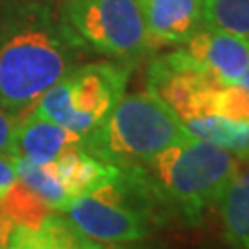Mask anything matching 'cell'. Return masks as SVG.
<instances>
[{
    "label": "cell",
    "mask_w": 249,
    "mask_h": 249,
    "mask_svg": "<svg viewBox=\"0 0 249 249\" xmlns=\"http://www.w3.org/2000/svg\"><path fill=\"white\" fill-rule=\"evenodd\" d=\"M13 227H15V223L11 222L6 214L0 213V249L9 248V238H11Z\"/></svg>",
    "instance_id": "d6986e66"
},
{
    "label": "cell",
    "mask_w": 249,
    "mask_h": 249,
    "mask_svg": "<svg viewBox=\"0 0 249 249\" xmlns=\"http://www.w3.org/2000/svg\"><path fill=\"white\" fill-rule=\"evenodd\" d=\"M183 50L218 83H242L249 71V39L236 34L201 26Z\"/></svg>",
    "instance_id": "52a82bcc"
},
{
    "label": "cell",
    "mask_w": 249,
    "mask_h": 249,
    "mask_svg": "<svg viewBox=\"0 0 249 249\" xmlns=\"http://www.w3.org/2000/svg\"><path fill=\"white\" fill-rule=\"evenodd\" d=\"M188 137L192 135L178 113L148 90L124 94L113 111L83 137V148L115 166H135Z\"/></svg>",
    "instance_id": "3957f363"
},
{
    "label": "cell",
    "mask_w": 249,
    "mask_h": 249,
    "mask_svg": "<svg viewBox=\"0 0 249 249\" xmlns=\"http://www.w3.org/2000/svg\"><path fill=\"white\" fill-rule=\"evenodd\" d=\"M17 181V172L13 160L8 155H0V199L8 192V188Z\"/></svg>",
    "instance_id": "ac0fdd59"
},
{
    "label": "cell",
    "mask_w": 249,
    "mask_h": 249,
    "mask_svg": "<svg viewBox=\"0 0 249 249\" xmlns=\"http://www.w3.org/2000/svg\"><path fill=\"white\" fill-rule=\"evenodd\" d=\"M85 50L50 6L9 4L0 18V106L26 116Z\"/></svg>",
    "instance_id": "6da1fadb"
},
{
    "label": "cell",
    "mask_w": 249,
    "mask_h": 249,
    "mask_svg": "<svg viewBox=\"0 0 249 249\" xmlns=\"http://www.w3.org/2000/svg\"><path fill=\"white\" fill-rule=\"evenodd\" d=\"M0 213L6 214L15 225H22L28 229H37L50 218L53 213H59L52 209L41 196H37L32 188L17 179L4 197L0 199Z\"/></svg>",
    "instance_id": "9a60e30c"
},
{
    "label": "cell",
    "mask_w": 249,
    "mask_h": 249,
    "mask_svg": "<svg viewBox=\"0 0 249 249\" xmlns=\"http://www.w3.org/2000/svg\"><path fill=\"white\" fill-rule=\"evenodd\" d=\"M188 133L232 151L249 160V120H236L222 115H197L183 120Z\"/></svg>",
    "instance_id": "4fadbf2b"
},
{
    "label": "cell",
    "mask_w": 249,
    "mask_h": 249,
    "mask_svg": "<svg viewBox=\"0 0 249 249\" xmlns=\"http://www.w3.org/2000/svg\"><path fill=\"white\" fill-rule=\"evenodd\" d=\"M18 155L36 164H46L55 160L71 148L83 146V135H78L30 111L18 125L17 133Z\"/></svg>",
    "instance_id": "9c48e42d"
},
{
    "label": "cell",
    "mask_w": 249,
    "mask_h": 249,
    "mask_svg": "<svg viewBox=\"0 0 249 249\" xmlns=\"http://www.w3.org/2000/svg\"><path fill=\"white\" fill-rule=\"evenodd\" d=\"M52 164L71 199L89 194L118 174V166L98 159L83 146L67 150L55 160H52Z\"/></svg>",
    "instance_id": "30bf717a"
},
{
    "label": "cell",
    "mask_w": 249,
    "mask_h": 249,
    "mask_svg": "<svg viewBox=\"0 0 249 249\" xmlns=\"http://www.w3.org/2000/svg\"><path fill=\"white\" fill-rule=\"evenodd\" d=\"M148 52L183 46L203 26V0H139Z\"/></svg>",
    "instance_id": "ba28073f"
},
{
    "label": "cell",
    "mask_w": 249,
    "mask_h": 249,
    "mask_svg": "<svg viewBox=\"0 0 249 249\" xmlns=\"http://www.w3.org/2000/svg\"><path fill=\"white\" fill-rule=\"evenodd\" d=\"M13 166L17 172V179L32 188L37 196H41L52 209L65 213L71 205V196L67 188L63 187L61 179L53 168L52 162L46 164H36L22 155H13Z\"/></svg>",
    "instance_id": "5bb4252c"
},
{
    "label": "cell",
    "mask_w": 249,
    "mask_h": 249,
    "mask_svg": "<svg viewBox=\"0 0 249 249\" xmlns=\"http://www.w3.org/2000/svg\"><path fill=\"white\" fill-rule=\"evenodd\" d=\"M203 26L249 39V0H203Z\"/></svg>",
    "instance_id": "2e32d148"
},
{
    "label": "cell",
    "mask_w": 249,
    "mask_h": 249,
    "mask_svg": "<svg viewBox=\"0 0 249 249\" xmlns=\"http://www.w3.org/2000/svg\"><path fill=\"white\" fill-rule=\"evenodd\" d=\"M216 207L225 240L234 248L249 249V166L238 170Z\"/></svg>",
    "instance_id": "7c38bea8"
},
{
    "label": "cell",
    "mask_w": 249,
    "mask_h": 249,
    "mask_svg": "<svg viewBox=\"0 0 249 249\" xmlns=\"http://www.w3.org/2000/svg\"><path fill=\"white\" fill-rule=\"evenodd\" d=\"M141 166L166 216L194 225L218 205L242 159L222 146L188 137Z\"/></svg>",
    "instance_id": "7a4b0ae2"
},
{
    "label": "cell",
    "mask_w": 249,
    "mask_h": 249,
    "mask_svg": "<svg viewBox=\"0 0 249 249\" xmlns=\"http://www.w3.org/2000/svg\"><path fill=\"white\" fill-rule=\"evenodd\" d=\"M220 85L183 48L159 55L148 71V89L164 100L181 120L209 115Z\"/></svg>",
    "instance_id": "8992f818"
},
{
    "label": "cell",
    "mask_w": 249,
    "mask_h": 249,
    "mask_svg": "<svg viewBox=\"0 0 249 249\" xmlns=\"http://www.w3.org/2000/svg\"><path fill=\"white\" fill-rule=\"evenodd\" d=\"M59 17L87 50L125 63L148 52L139 0H65Z\"/></svg>",
    "instance_id": "5b68a950"
},
{
    "label": "cell",
    "mask_w": 249,
    "mask_h": 249,
    "mask_svg": "<svg viewBox=\"0 0 249 249\" xmlns=\"http://www.w3.org/2000/svg\"><path fill=\"white\" fill-rule=\"evenodd\" d=\"M9 248L15 249H96L100 244L90 240L72 223L67 216L53 213L46 218L43 225L37 229H28L22 225H15Z\"/></svg>",
    "instance_id": "8fae6325"
},
{
    "label": "cell",
    "mask_w": 249,
    "mask_h": 249,
    "mask_svg": "<svg viewBox=\"0 0 249 249\" xmlns=\"http://www.w3.org/2000/svg\"><path fill=\"white\" fill-rule=\"evenodd\" d=\"M24 116L15 111H9L4 106H0V155H18L17 133L18 125Z\"/></svg>",
    "instance_id": "e0dca14e"
},
{
    "label": "cell",
    "mask_w": 249,
    "mask_h": 249,
    "mask_svg": "<svg viewBox=\"0 0 249 249\" xmlns=\"http://www.w3.org/2000/svg\"><path fill=\"white\" fill-rule=\"evenodd\" d=\"M129 65L115 59L74 67L37 100L32 111L85 137L125 94Z\"/></svg>",
    "instance_id": "277c9868"
}]
</instances>
